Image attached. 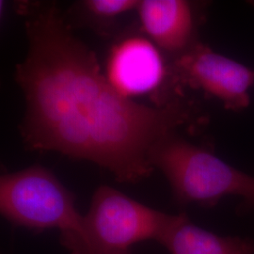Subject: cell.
<instances>
[{
	"instance_id": "3957f363",
	"label": "cell",
	"mask_w": 254,
	"mask_h": 254,
	"mask_svg": "<svg viewBox=\"0 0 254 254\" xmlns=\"http://www.w3.org/2000/svg\"><path fill=\"white\" fill-rule=\"evenodd\" d=\"M150 160L169 182L175 200L215 206L226 196L254 205V177L242 173L204 148L171 134L154 145Z\"/></svg>"
},
{
	"instance_id": "8992f818",
	"label": "cell",
	"mask_w": 254,
	"mask_h": 254,
	"mask_svg": "<svg viewBox=\"0 0 254 254\" xmlns=\"http://www.w3.org/2000/svg\"><path fill=\"white\" fill-rule=\"evenodd\" d=\"M166 74L161 50L147 38L128 37L109 52L106 76L119 93L129 99L153 93L161 87Z\"/></svg>"
},
{
	"instance_id": "7a4b0ae2",
	"label": "cell",
	"mask_w": 254,
	"mask_h": 254,
	"mask_svg": "<svg viewBox=\"0 0 254 254\" xmlns=\"http://www.w3.org/2000/svg\"><path fill=\"white\" fill-rule=\"evenodd\" d=\"M183 216L151 208L103 185L92 196L80 230L60 235V242L69 254H124L138 242L159 243Z\"/></svg>"
},
{
	"instance_id": "30bf717a",
	"label": "cell",
	"mask_w": 254,
	"mask_h": 254,
	"mask_svg": "<svg viewBox=\"0 0 254 254\" xmlns=\"http://www.w3.org/2000/svg\"><path fill=\"white\" fill-rule=\"evenodd\" d=\"M131 254V252L129 251V252H127V253H124V254Z\"/></svg>"
},
{
	"instance_id": "ba28073f",
	"label": "cell",
	"mask_w": 254,
	"mask_h": 254,
	"mask_svg": "<svg viewBox=\"0 0 254 254\" xmlns=\"http://www.w3.org/2000/svg\"><path fill=\"white\" fill-rule=\"evenodd\" d=\"M159 244L170 254H254L253 239L218 236L192 223L186 214Z\"/></svg>"
},
{
	"instance_id": "277c9868",
	"label": "cell",
	"mask_w": 254,
	"mask_h": 254,
	"mask_svg": "<svg viewBox=\"0 0 254 254\" xmlns=\"http://www.w3.org/2000/svg\"><path fill=\"white\" fill-rule=\"evenodd\" d=\"M0 211L15 227L34 232L58 229L61 235L78 232L84 219L73 192L40 165L1 176Z\"/></svg>"
},
{
	"instance_id": "52a82bcc",
	"label": "cell",
	"mask_w": 254,
	"mask_h": 254,
	"mask_svg": "<svg viewBox=\"0 0 254 254\" xmlns=\"http://www.w3.org/2000/svg\"><path fill=\"white\" fill-rule=\"evenodd\" d=\"M148 39L161 51L180 55L194 42L195 20L184 0H142L136 9Z\"/></svg>"
},
{
	"instance_id": "5b68a950",
	"label": "cell",
	"mask_w": 254,
	"mask_h": 254,
	"mask_svg": "<svg viewBox=\"0 0 254 254\" xmlns=\"http://www.w3.org/2000/svg\"><path fill=\"white\" fill-rule=\"evenodd\" d=\"M173 79L192 89L204 91L231 110L250 105L249 91L254 84V71L219 54L209 46L195 43L177 55L171 66Z\"/></svg>"
},
{
	"instance_id": "6da1fadb",
	"label": "cell",
	"mask_w": 254,
	"mask_h": 254,
	"mask_svg": "<svg viewBox=\"0 0 254 254\" xmlns=\"http://www.w3.org/2000/svg\"><path fill=\"white\" fill-rule=\"evenodd\" d=\"M23 11L27 52L15 78L26 100L20 127L26 145L96 164L122 183L148 177L154 145L186 124L190 108L180 100L150 107L125 97L57 4L25 5Z\"/></svg>"
},
{
	"instance_id": "9c48e42d",
	"label": "cell",
	"mask_w": 254,
	"mask_h": 254,
	"mask_svg": "<svg viewBox=\"0 0 254 254\" xmlns=\"http://www.w3.org/2000/svg\"><path fill=\"white\" fill-rule=\"evenodd\" d=\"M138 0H87L84 7L91 15L101 19H111L124 15L138 7Z\"/></svg>"
}]
</instances>
